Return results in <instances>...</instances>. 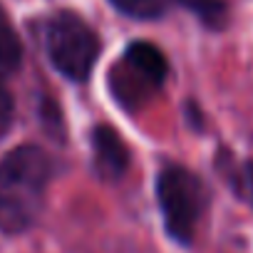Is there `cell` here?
<instances>
[{
    "instance_id": "obj_1",
    "label": "cell",
    "mask_w": 253,
    "mask_h": 253,
    "mask_svg": "<svg viewBox=\"0 0 253 253\" xmlns=\"http://www.w3.org/2000/svg\"><path fill=\"white\" fill-rule=\"evenodd\" d=\"M52 176V159L35 144L15 147L0 162V231L25 233L40 216Z\"/></svg>"
},
{
    "instance_id": "obj_2",
    "label": "cell",
    "mask_w": 253,
    "mask_h": 253,
    "mask_svg": "<svg viewBox=\"0 0 253 253\" xmlns=\"http://www.w3.org/2000/svg\"><path fill=\"white\" fill-rule=\"evenodd\" d=\"M45 50L60 75L84 82L99 57V38L80 15L60 10L45 25Z\"/></svg>"
},
{
    "instance_id": "obj_3",
    "label": "cell",
    "mask_w": 253,
    "mask_h": 253,
    "mask_svg": "<svg viewBox=\"0 0 253 253\" xmlns=\"http://www.w3.org/2000/svg\"><path fill=\"white\" fill-rule=\"evenodd\" d=\"M157 199L169 236L184 246L191 243L209 201L204 181L186 167H167L157 179Z\"/></svg>"
},
{
    "instance_id": "obj_4",
    "label": "cell",
    "mask_w": 253,
    "mask_h": 253,
    "mask_svg": "<svg viewBox=\"0 0 253 253\" xmlns=\"http://www.w3.org/2000/svg\"><path fill=\"white\" fill-rule=\"evenodd\" d=\"M92 152H94V167L99 176L104 179H119L129 169V149L117 129L109 124H99L92 129Z\"/></svg>"
},
{
    "instance_id": "obj_5",
    "label": "cell",
    "mask_w": 253,
    "mask_h": 253,
    "mask_svg": "<svg viewBox=\"0 0 253 253\" xmlns=\"http://www.w3.org/2000/svg\"><path fill=\"white\" fill-rule=\"evenodd\" d=\"M109 87L114 92V99L122 102L126 109H139L149 102V97L154 94V89L159 84H154L142 70H137L132 62L122 60L119 65L112 67L109 75Z\"/></svg>"
},
{
    "instance_id": "obj_6",
    "label": "cell",
    "mask_w": 253,
    "mask_h": 253,
    "mask_svg": "<svg viewBox=\"0 0 253 253\" xmlns=\"http://www.w3.org/2000/svg\"><path fill=\"white\" fill-rule=\"evenodd\" d=\"M124 60L132 62L137 70H142L154 84H162L167 72H169L167 57L152 42H132L129 47H126V52H124Z\"/></svg>"
},
{
    "instance_id": "obj_7",
    "label": "cell",
    "mask_w": 253,
    "mask_h": 253,
    "mask_svg": "<svg viewBox=\"0 0 253 253\" xmlns=\"http://www.w3.org/2000/svg\"><path fill=\"white\" fill-rule=\"evenodd\" d=\"M20 60H23L20 38H18L10 18L5 15V10L0 8V77L15 72L20 67Z\"/></svg>"
},
{
    "instance_id": "obj_8",
    "label": "cell",
    "mask_w": 253,
    "mask_h": 253,
    "mask_svg": "<svg viewBox=\"0 0 253 253\" xmlns=\"http://www.w3.org/2000/svg\"><path fill=\"white\" fill-rule=\"evenodd\" d=\"M206 28L221 30L228 23V0H179Z\"/></svg>"
},
{
    "instance_id": "obj_9",
    "label": "cell",
    "mask_w": 253,
    "mask_h": 253,
    "mask_svg": "<svg viewBox=\"0 0 253 253\" xmlns=\"http://www.w3.org/2000/svg\"><path fill=\"white\" fill-rule=\"evenodd\" d=\"M109 3L129 18H139V20H154L159 15H164L169 0H109Z\"/></svg>"
},
{
    "instance_id": "obj_10",
    "label": "cell",
    "mask_w": 253,
    "mask_h": 253,
    "mask_svg": "<svg viewBox=\"0 0 253 253\" xmlns=\"http://www.w3.org/2000/svg\"><path fill=\"white\" fill-rule=\"evenodd\" d=\"M13 117H15V102L10 89L5 87L3 77H0V139L8 134V129L13 126Z\"/></svg>"
},
{
    "instance_id": "obj_11",
    "label": "cell",
    "mask_w": 253,
    "mask_h": 253,
    "mask_svg": "<svg viewBox=\"0 0 253 253\" xmlns=\"http://www.w3.org/2000/svg\"><path fill=\"white\" fill-rule=\"evenodd\" d=\"M238 179H241V186L251 194V201H253V162H248V164L241 169Z\"/></svg>"
}]
</instances>
